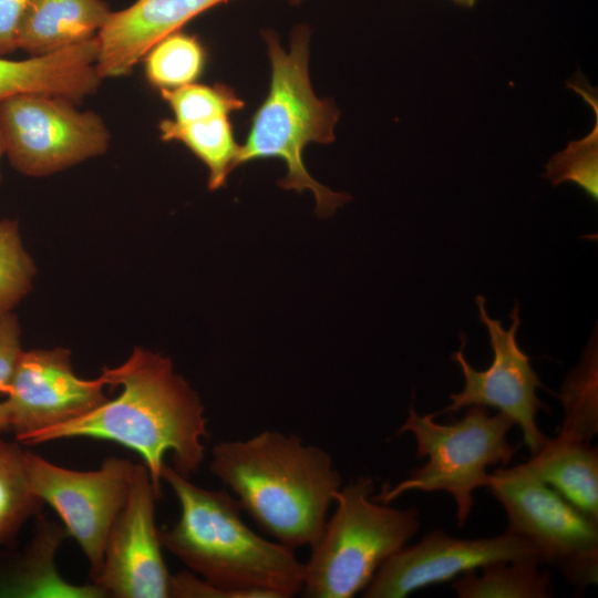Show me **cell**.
Segmentation results:
<instances>
[{
	"mask_svg": "<svg viewBox=\"0 0 598 598\" xmlns=\"http://www.w3.org/2000/svg\"><path fill=\"white\" fill-rule=\"evenodd\" d=\"M107 385L120 386L114 399L69 422L30 435L22 444L90 437L123 445L140 454L158 498L164 456L189 477L205 458V408L197 392L178 374L169 358L135 347L121 364L104 367Z\"/></svg>",
	"mask_w": 598,
	"mask_h": 598,
	"instance_id": "6da1fadb",
	"label": "cell"
},
{
	"mask_svg": "<svg viewBox=\"0 0 598 598\" xmlns=\"http://www.w3.org/2000/svg\"><path fill=\"white\" fill-rule=\"evenodd\" d=\"M209 471L264 533L293 550L319 539L342 487L327 451L278 431L218 442Z\"/></svg>",
	"mask_w": 598,
	"mask_h": 598,
	"instance_id": "7a4b0ae2",
	"label": "cell"
},
{
	"mask_svg": "<svg viewBox=\"0 0 598 598\" xmlns=\"http://www.w3.org/2000/svg\"><path fill=\"white\" fill-rule=\"evenodd\" d=\"M188 478L164 464L162 481L179 504L178 519L159 529L164 548L230 598H290L302 591L305 564L293 549L251 530L236 497Z\"/></svg>",
	"mask_w": 598,
	"mask_h": 598,
	"instance_id": "3957f363",
	"label": "cell"
},
{
	"mask_svg": "<svg viewBox=\"0 0 598 598\" xmlns=\"http://www.w3.org/2000/svg\"><path fill=\"white\" fill-rule=\"evenodd\" d=\"M264 37L271 65L269 91L251 118L237 166L260 158L282 159L287 174L279 185L299 193L310 189L318 214L327 216L350 197L316 182L305 167L302 152L309 143L334 140L339 112L331 101L317 97L311 87L307 28L300 25L292 31L288 52L272 32Z\"/></svg>",
	"mask_w": 598,
	"mask_h": 598,
	"instance_id": "277c9868",
	"label": "cell"
},
{
	"mask_svg": "<svg viewBox=\"0 0 598 598\" xmlns=\"http://www.w3.org/2000/svg\"><path fill=\"white\" fill-rule=\"evenodd\" d=\"M374 482L359 476L341 487L305 564L302 591L309 598H350L364 590L378 569L420 527L416 508L398 509L372 498Z\"/></svg>",
	"mask_w": 598,
	"mask_h": 598,
	"instance_id": "5b68a950",
	"label": "cell"
},
{
	"mask_svg": "<svg viewBox=\"0 0 598 598\" xmlns=\"http://www.w3.org/2000/svg\"><path fill=\"white\" fill-rule=\"evenodd\" d=\"M465 409L462 419L448 424L410 409L398 433H411L416 455L427 457V462L372 498L388 504L410 491L446 492L455 501L457 523L463 526L473 507L474 491L489 485L487 467L508 464L517 451L507 441L515 425L512 419L502 412L491 415L483 405Z\"/></svg>",
	"mask_w": 598,
	"mask_h": 598,
	"instance_id": "8992f818",
	"label": "cell"
},
{
	"mask_svg": "<svg viewBox=\"0 0 598 598\" xmlns=\"http://www.w3.org/2000/svg\"><path fill=\"white\" fill-rule=\"evenodd\" d=\"M494 497L504 507L507 530L529 543L543 563L558 568L577 591L597 584L598 522L518 464L489 474Z\"/></svg>",
	"mask_w": 598,
	"mask_h": 598,
	"instance_id": "52a82bcc",
	"label": "cell"
},
{
	"mask_svg": "<svg viewBox=\"0 0 598 598\" xmlns=\"http://www.w3.org/2000/svg\"><path fill=\"white\" fill-rule=\"evenodd\" d=\"M4 155L20 174L43 177L103 155L110 132L102 117L75 103L42 93L0 101Z\"/></svg>",
	"mask_w": 598,
	"mask_h": 598,
	"instance_id": "ba28073f",
	"label": "cell"
},
{
	"mask_svg": "<svg viewBox=\"0 0 598 598\" xmlns=\"http://www.w3.org/2000/svg\"><path fill=\"white\" fill-rule=\"evenodd\" d=\"M30 487L60 516L69 536L80 545L94 582L102 564L111 527L125 504L134 464L111 456L97 470L76 471L24 452Z\"/></svg>",
	"mask_w": 598,
	"mask_h": 598,
	"instance_id": "9c48e42d",
	"label": "cell"
},
{
	"mask_svg": "<svg viewBox=\"0 0 598 598\" xmlns=\"http://www.w3.org/2000/svg\"><path fill=\"white\" fill-rule=\"evenodd\" d=\"M476 305L480 320L489 336L493 361L484 371L475 370L464 357L463 340L462 348L452 359L462 369L465 384L461 392L450 395L452 403L439 413L458 412L471 405L497 409L519 426L523 443L535 455L548 439L536 423L537 412L546 406L536 394L542 382L530 365V357L517 343L518 305L509 313L512 324L507 330L502 321L489 317L483 296L476 297Z\"/></svg>",
	"mask_w": 598,
	"mask_h": 598,
	"instance_id": "30bf717a",
	"label": "cell"
},
{
	"mask_svg": "<svg viewBox=\"0 0 598 598\" xmlns=\"http://www.w3.org/2000/svg\"><path fill=\"white\" fill-rule=\"evenodd\" d=\"M158 499L146 465L135 463L124 506L110 529L93 582L106 597L169 598L171 578L155 522Z\"/></svg>",
	"mask_w": 598,
	"mask_h": 598,
	"instance_id": "8fae6325",
	"label": "cell"
},
{
	"mask_svg": "<svg viewBox=\"0 0 598 598\" xmlns=\"http://www.w3.org/2000/svg\"><path fill=\"white\" fill-rule=\"evenodd\" d=\"M106 385L101 374L78 377L65 348L23 350L3 393L16 441L96 409L109 400Z\"/></svg>",
	"mask_w": 598,
	"mask_h": 598,
	"instance_id": "7c38bea8",
	"label": "cell"
},
{
	"mask_svg": "<svg viewBox=\"0 0 598 598\" xmlns=\"http://www.w3.org/2000/svg\"><path fill=\"white\" fill-rule=\"evenodd\" d=\"M525 559L543 563L529 543L509 530L491 538L462 539L435 529L386 559L363 597L403 598L489 564Z\"/></svg>",
	"mask_w": 598,
	"mask_h": 598,
	"instance_id": "4fadbf2b",
	"label": "cell"
},
{
	"mask_svg": "<svg viewBox=\"0 0 598 598\" xmlns=\"http://www.w3.org/2000/svg\"><path fill=\"white\" fill-rule=\"evenodd\" d=\"M228 0H136L112 12L97 33L96 71L101 79L130 74L164 37L179 31L206 10Z\"/></svg>",
	"mask_w": 598,
	"mask_h": 598,
	"instance_id": "5bb4252c",
	"label": "cell"
},
{
	"mask_svg": "<svg viewBox=\"0 0 598 598\" xmlns=\"http://www.w3.org/2000/svg\"><path fill=\"white\" fill-rule=\"evenodd\" d=\"M99 51L95 37L42 56L21 61L0 58V101L18 93H42L81 102L101 84Z\"/></svg>",
	"mask_w": 598,
	"mask_h": 598,
	"instance_id": "9a60e30c",
	"label": "cell"
},
{
	"mask_svg": "<svg viewBox=\"0 0 598 598\" xmlns=\"http://www.w3.org/2000/svg\"><path fill=\"white\" fill-rule=\"evenodd\" d=\"M112 11L103 0H31L18 31V49L42 56L91 40Z\"/></svg>",
	"mask_w": 598,
	"mask_h": 598,
	"instance_id": "2e32d148",
	"label": "cell"
},
{
	"mask_svg": "<svg viewBox=\"0 0 598 598\" xmlns=\"http://www.w3.org/2000/svg\"><path fill=\"white\" fill-rule=\"evenodd\" d=\"M69 534L63 525L41 520L22 555L0 576V597L104 598L93 582L74 585L59 574L55 554Z\"/></svg>",
	"mask_w": 598,
	"mask_h": 598,
	"instance_id": "e0dca14e",
	"label": "cell"
},
{
	"mask_svg": "<svg viewBox=\"0 0 598 598\" xmlns=\"http://www.w3.org/2000/svg\"><path fill=\"white\" fill-rule=\"evenodd\" d=\"M538 480L598 522V453L590 443L557 435L524 463Z\"/></svg>",
	"mask_w": 598,
	"mask_h": 598,
	"instance_id": "ac0fdd59",
	"label": "cell"
},
{
	"mask_svg": "<svg viewBox=\"0 0 598 598\" xmlns=\"http://www.w3.org/2000/svg\"><path fill=\"white\" fill-rule=\"evenodd\" d=\"M165 142L184 144L208 171V188L215 190L225 185L230 172L237 167L240 145L234 138L229 116L179 123L165 118L158 125Z\"/></svg>",
	"mask_w": 598,
	"mask_h": 598,
	"instance_id": "d6986e66",
	"label": "cell"
},
{
	"mask_svg": "<svg viewBox=\"0 0 598 598\" xmlns=\"http://www.w3.org/2000/svg\"><path fill=\"white\" fill-rule=\"evenodd\" d=\"M534 559L501 561L463 574L452 589L461 598H547L553 595L550 575Z\"/></svg>",
	"mask_w": 598,
	"mask_h": 598,
	"instance_id": "ffe728a7",
	"label": "cell"
},
{
	"mask_svg": "<svg viewBox=\"0 0 598 598\" xmlns=\"http://www.w3.org/2000/svg\"><path fill=\"white\" fill-rule=\"evenodd\" d=\"M20 445L0 436V547L10 544L43 505L30 487Z\"/></svg>",
	"mask_w": 598,
	"mask_h": 598,
	"instance_id": "44dd1931",
	"label": "cell"
},
{
	"mask_svg": "<svg viewBox=\"0 0 598 598\" xmlns=\"http://www.w3.org/2000/svg\"><path fill=\"white\" fill-rule=\"evenodd\" d=\"M142 60L152 86L173 90L194 83L202 75L206 51L195 35L179 30L156 42Z\"/></svg>",
	"mask_w": 598,
	"mask_h": 598,
	"instance_id": "7402d4cb",
	"label": "cell"
},
{
	"mask_svg": "<svg viewBox=\"0 0 598 598\" xmlns=\"http://www.w3.org/2000/svg\"><path fill=\"white\" fill-rule=\"evenodd\" d=\"M35 264L25 249L16 219H0V312L13 311L31 291Z\"/></svg>",
	"mask_w": 598,
	"mask_h": 598,
	"instance_id": "603a6c76",
	"label": "cell"
},
{
	"mask_svg": "<svg viewBox=\"0 0 598 598\" xmlns=\"http://www.w3.org/2000/svg\"><path fill=\"white\" fill-rule=\"evenodd\" d=\"M590 362H582L571 378L566 381L561 400L565 419L559 435L587 443L598 430L596 355Z\"/></svg>",
	"mask_w": 598,
	"mask_h": 598,
	"instance_id": "cb8c5ba5",
	"label": "cell"
},
{
	"mask_svg": "<svg viewBox=\"0 0 598 598\" xmlns=\"http://www.w3.org/2000/svg\"><path fill=\"white\" fill-rule=\"evenodd\" d=\"M174 121L189 123L215 116H229L244 107V101L227 85L190 83L173 90H159Z\"/></svg>",
	"mask_w": 598,
	"mask_h": 598,
	"instance_id": "d4e9b609",
	"label": "cell"
},
{
	"mask_svg": "<svg viewBox=\"0 0 598 598\" xmlns=\"http://www.w3.org/2000/svg\"><path fill=\"white\" fill-rule=\"evenodd\" d=\"M577 143L555 156L547 165L546 176L554 185L569 181L580 186L594 200H597V155L592 140L586 146Z\"/></svg>",
	"mask_w": 598,
	"mask_h": 598,
	"instance_id": "484cf974",
	"label": "cell"
},
{
	"mask_svg": "<svg viewBox=\"0 0 598 598\" xmlns=\"http://www.w3.org/2000/svg\"><path fill=\"white\" fill-rule=\"evenodd\" d=\"M22 352L17 315L13 311L0 312V393H4Z\"/></svg>",
	"mask_w": 598,
	"mask_h": 598,
	"instance_id": "4316f807",
	"label": "cell"
},
{
	"mask_svg": "<svg viewBox=\"0 0 598 598\" xmlns=\"http://www.w3.org/2000/svg\"><path fill=\"white\" fill-rule=\"evenodd\" d=\"M31 0H0V58L18 50V31Z\"/></svg>",
	"mask_w": 598,
	"mask_h": 598,
	"instance_id": "83f0119b",
	"label": "cell"
},
{
	"mask_svg": "<svg viewBox=\"0 0 598 598\" xmlns=\"http://www.w3.org/2000/svg\"><path fill=\"white\" fill-rule=\"evenodd\" d=\"M171 597L173 598H230L229 594L215 587L199 576L182 571L172 575Z\"/></svg>",
	"mask_w": 598,
	"mask_h": 598,
	"instance_id": "f1b7e54d",
	"label": "cell"
},
{
	"mask_svg": "<svg viewBox=\"0 0 598 598\" xmlns=\"http://www.w3.org/2000/svg\"><path fill=\"white\" fill-rule=\"evenodd\" d=\"M10 429L9 411L4 401H0V431Z\"/></svg>",
	"mask_w": 598,
	"mask_h": 598,
	"instance_id": "f546056e",
	"label": "cell"
},
{
	"mask_svg": "<svg viewBox=\"0 0 598 598\" xmlns=\"http://www.w3.org/2000/svg\"><path fill=\"white\" fill-rule=\"evenodd\" d=\"M455 4L464 8L473 7L477 0H452Z\"/></svg>",
	"mask_w": 598,
	"mask_h": 598,
	"instance_id": "4dcf8cb0",
	"label": "cell"
},
{
	"mask_svg": "<svg viewBox=\"0 0 598 598\" xmlns=\"http://www.w3.org/2000/svg\"><path fill=\"white\" fill-rule=\"evenodd\" d=\"M2 155H4V147H3V141H2V135L0 131V161H1ZM0 183H1V172H0Z\"/></svg>",
	"mask_w": 598,
	"mask_h": 598,
	"instance_id": "1f68e13d",
	"label": "cell"
},
{
	"mask_svg": "<svg viewBox=\"0 0 598 598\" xmlns=\"http://www.w3.org/2000/svg\"><path fill=\"white\" fill-rule=\"evenodd\" d=\"M291 3H299L301 0H289Z\"/></svg>",
	"mask_w": 598,
	"mask_h": 598,
	"instance_id": "d6a6232c",
	"label": "cell"
}]
</instances>
